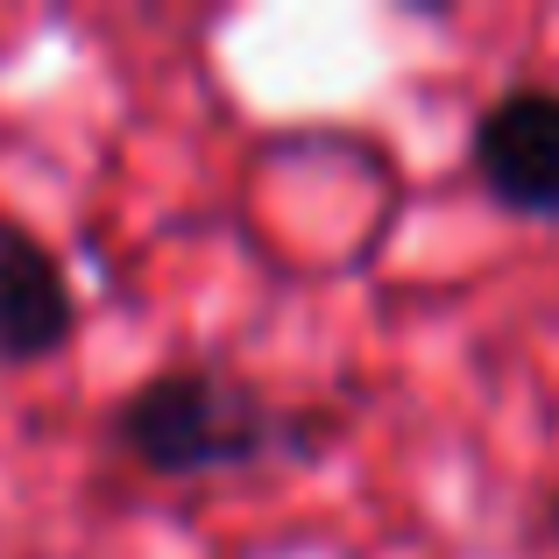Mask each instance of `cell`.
Returning <instances> with one entry per match:
<instances>
[{
  "label": "cell",
  "instance_id": "obj_1",
  "mask_svg": "<svg viewBox=\"0 0 559 559\" xmlns=\"http://www.w3.org/2000/svg\"><path fill=\"white\" fill-rule=\"evenodd\" d=\"M114 439L135 453L150 475L191 481V475H234L262 461H312L319 418L276 411L255 382L227 369H156L114 411Z\"/></svg>",
  "mask_w": 559,
  "mask_h": 559
},
{
  "label": "cell",
  "instance_id": "obj_2",
  "mask_svg": "<svg viewBox=\"0 0 559 559\" xmlns=\"http://www.w3.org/2000/svg\"><path fill=\"white\" fill-rule=\"evenodd\" d=\"M475 185L510 219L559 227V93L552 85H510L475 114L467 135Z\"/></svg>",
  "mask_w": 559,
  "mask_h": 559
},
{
  "label": "cell",
  "instance_id": "obj_3",
  "mask_svg": "<svg viewBox=\"0 0 559 559\" xmlns=\"http://www.w3.org/2000/svg\"><path fill=\"white\" fill-rule=\"evenodd\" d=\"M79 333V290L50 241L0 213V369H36L57 361Z\"/></svg>",
  "mask_w": 559,
  "mask_h": 559
},
{
  "label": "cell",
  "instance_id": "obj_4",
  "mask_svg": "<svg viewBox=\"0 0 559 559\" xmlns=\"http://www.w3.org/2000/svg\"><path fill=\"white\" fill-rule=\"evenodd\" d=\"M546 538H552V546H559V489L546 496Z\"/></svg>",
  "mask_w": 559,
  "mask_h": 559
}]
</instances>
